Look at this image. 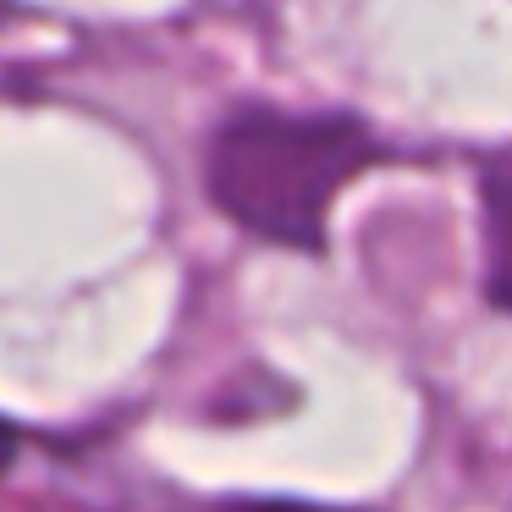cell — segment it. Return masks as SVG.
Listing matches in <instances>:
<instances>
[{
	"mask_svg": "<svg viewBox=\"0 0 512 512\" xmlns=\"http://www.w3.org/2000/svg\"><path fill=\"white\" fill-rule=\"evenodd\" d=\"M0 17H6V6H0Z\"/></svg>",
	"mask_w": 512,
	"mask_h": 512,
	"instance_id": "cell-6",
	"label": "cell"
},
{
	"mask_svg": "<svg viewBox=\"0 0 512 512\" xmlns=\"http://www.w3.org/2000/svg\"><path fill=\"white\" fill-rule=\"evenodd\" d=\"M479 232H485V298L512 314V149L479 166Z\"/></svg>",
	"mask_w": 512,
	"mask_h": 512,
	"instance_id": "cell-2",
	"label": "cell"
},
{
	"mask_svg": "<svg viewBox=\"0 0 512 512\" xmlns=\"http://www.w3.org/2000/svg\"><path fill=\"white\" fill-rule=\"evenodd\" d=\"M204 512H320V507H298V501H221Z\"/></svg>",
	"mask_w": 512,
	"mask_h": 512,
	"instance_id": "cell-3",
	"label": "cell"
},
{
	"mask_svg": "<svg viewBox=\"0 0 512 512\" xmlns=\"http://www.w3.org/2000/svg\"><path fill=\"white\" fill-rule=\"evenodd\" d=\"M210 12H226V17H254V12H270L276 0H204Z\"/></svg>",
	"mask_w": 512,
	"mask_h": 512,
	"instance_id": "cell-4",
	"label": "cell"
},
{
	"mask_svg": "<svg viewBox=\"0 0 512 512\" xmlns=\"http://www.w3.org/2000/svg\"><path fill=\"white\" fill-rule=\"evenodd\" d=\"M375 160H386V149L353 116L237 105L210 133L204 188L215 210L243 232L314 254L325 248V215L336 193Z\"/></svg>",
	"mask_w": 512,
	"mask_h": 512,
	"instance_id": "cell-1",
	"label": "cell"
},
{
	"mask_svg": "<svg viewBox=\"0 0 512 512\" xmlns=\"http://www.w3.org/2000/svg\"><path fill=\"white\" fill-rule=\"evenodd\" d=\"M12 446H17V435H12V430H6V424H0V468L12 463Z\"/></svg>",
	"mask_w": 512,
	"mask_h": 512,
	"instance_id": "cell-5",
	"label": "cell"
}]
</instances>
